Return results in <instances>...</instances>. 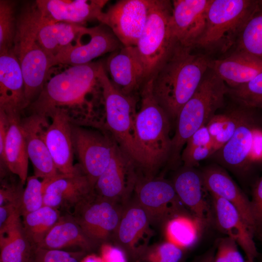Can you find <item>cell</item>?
Segmentation results:
<instances>
[{
	"label": "cell",
	"instance_id": "obj_1",
	"mask_svg": "<svg viewBox=\"0 0 262 262\" xmlns=\"http://www.w3.org/2000/svg\"><path fill=\"white\" fill-rule=\"evenodd\" d=\"M100 65L91 62L71 66L52 77L37 98L27 108L29 114L47 117L52 112L58 111L73 125L101 129V123L85 106L86 105L93 110L86 103V97L98 82Z\"/></svg>",
	"mask_w": 262,
	"mask_h": 262
},
{
	"label": "cell",
	"instance_id": "obj_2",
	"mask_svg": "<svg viewBox=\"0 0 262 262\" xmlns=\"http://www.w3.org/2000/svg\"><path fill=\"white\" fill-rule=\"evenodd\" d=\"M177 44L152 78V91L171 121L176 122L184 105L195 93L209 69L211 59Z\"/></svg>",
	"mask_w": 262,
	"mask_h": 262
},
{
	"label": "cell",
	"instance_id": "obj_3",
	"mask_svg": "<svg viewBox=\"0 0 262 262\" xmlns=\"http://www.w3.org/2000/svg\"><path fill=\"white\" fill-rule=\"evenodd\" d=\"M152 78L140 92V106L134 121V139L139 157L138 171L146 178L156 176L168 162L172 138L171 121L153 96Z\"/></svg>",
	"mask_w": 262,
	"mask_h": 262
},
{
	"label": "cell",
	"instance_id": "obj_4",
	"mask_svg": "<svg viewBox=\"0 0 262 262\" xmlns=\"http://www.w3.org/2000/svg\"><path fill=\"white\" fill-rule=\"evenodd\" d=\"M41 18L35 3L26 6L17 19L13 52L21 67L28 106L46 83L51 59L40 45L37 35Z\"/></svg>",
	"mask_w": 262,
	"mask_h": 262
},
{
	"label": "cell",
	"instance_id": "obj_5",
	"mask_svg": "<svg viewBox=\"0 0 262 262\" xmlns=\"http://www.w3.org/2000/svg\"><path fill=\"white\" fill-rule=\"evenodd\" d=\"M228 91L229 87L225 83L209 69L194 94L179 114L171 139L169 164H178L187 140L215 115L223 105Z\"/></svg>",
	"mask_w": 262,
	"mask_h": 262
},
{
	"label": "cell",
	"instance_id": "obj_6",
	"mask_svg": "<svg viewBox=\"0 0 262 262\" xmlns=\"http://www.w3.org/2000/svg\"><path fill=\"white\" fill-rule=\"evenodd\" d=\"M259 0H212L204 32L196 48L225 53L235 46Z\"/></svg>",
	"mask_w": 262,
	"mask_h": 262
},
{
	"label": "cell",
	"instance_id": "obj_7",
	"mask_svg": "<svg viewBox=\"0 0 262 262\" xmlns=\"http://www.w3.org/2000/svg\"><path fill=\"white\" fill-rule=\"evenodd\" d=\"M172 12L171 1L151 0L145 27L135 47L146 82L154 76L177 44L172 31Z\"/></svg>",
	"mask_w": 262,
	"mask_h": 262
},
{
	"label": "cell",
	"instance_id": "obj_8",
	"mask_svg": "<svg viewBox=\"0 0 262 262\" xmlns=\"http://www.w3.org/2000/svg\"><path fill=\"white\" fill-rule=\"evenodd\" d=\"M98 78L103 98L104 131L112 136L138 170L139 157L134 139L136 96L125 95L116 89L101 64Z\"/></svg>",
	"mask_w": 262,
	"mask_h": 262
},
{
	"label": "cell",
	"instance_id": "obj_9",
	"mask_svg": "<svg viewBox=\"0 0 262 262\" xmlns=\"http://www.w3.org/2000/svg\"><path fill=\"white\" fill-rule=\"evenodd\" d=\"M72 139L79 164L94 187L112 159L115 141L107 132L72 124Z\"/></svg>",
	"mask_w": 262,
	"mask_h": 262
},
{
	"label": "cell",
	"instance_id": "obj_10",
	"mask_svg": "<svg viewBox=\"0 0 262 262\" xmlns=\"http://www.w3.org/2000/svg\"><path fill=\"white\" fill-rule=\"evenodd\" d=\"M132 196L147 213L151 225L184 214L172 182L164 178L139 175Z\"/></svg>",
	"mask_w": 262,
	"mask_h": 262
},
{
	"label": "cell",
	"instance_id": "obj_11",
	"mask_svg": "<svg viewBox=\"0 0 262 262\" xmlns=\"http://www.w3.org/2000/svg\"><path fill=\"white\" fill-rule=\"evenodd\" d=\"M124 206L95 194L76 207L72 215L85 234L98 245L113 237Z\"/></svg>",
	"mask_w": 262,
	"mask_h": 262
},
{
	"label": "cell",
	"instance_id": "obj_12",
	"mask_svg": "<svg viewBox=\"0 0 262 262\" xmlns=\"http://www.w3.org/2000/svg\"><path fill=\"white\" fill-rule=\"evenodd\" d=\"M151 0H119L98 20L107 26L124 47H135L145 27Z\"/></svg>",
	"mask_w": 262,
	"mask_h": 262
},
{
	"label": "cell",
	"instance_id": "obj_13",
	"mask_svg": "<svg viewBox=\"0 0 262 262\" xmlns=\"http://www.w3.org/2000/svg\"><path fill=\"white\" fill-rule=\"evenodd\" d=\"M138 176L133 162L115 142L110 163L95 183V194L125 205L132 196Z\"/></svg>",
	"mask_w": 262,
	"mask_h": 262
},
{
	"label": "cell",
	"instance_id": "obj_14",
	"mask_svg": "<svg viewBox=\"0 0 262 262\" xmlns=\"http://www.w3.org/2000/svg\"><path fill=\"white\" fill-rule=\"evenodd\" d=\"M148 215L133 197L124 206L118 227L113 236L115 246L126 254L129 261L136 262L147 247L153 231Z\"/></svg>",
	"mask_w": 262,
	"mask_h": 262
},
{
	"label": "cell",
	"instance_id": "obj_15",
	"mask_svg": "<svg viewBox=\"0 0 262 262\" xmlns=\"http://www.w3.org/2000/svg\"><path fill=\"white\" fill-rule=\"evenodd\" d=\"M42 181L43 206L57 210L74 209L95 194L94 187L80 165L72 175L60 174Z\"/></svg>",
	"mask_w": 262,
	"mask_h": 262
},
{
	"label": "cell",
	"instance_id": "obj_16",
	"mask_svg": "<svg viewBox=\"0 0 262 262\" xmlns=\"http://www.w3.org/2000/svg\"><path fill=\"white\" fill-rule=\"evenodd\" d=\"M212 0L172 1L171 24L176 43L193 50L206 27L207 11Z\"/></svg>",
	"mask_w": 262,
	"mask_h": 262
},
{
	"label": "cell",
	"instance_id": "obj_17",
	"mask_svg": "<svg viewBox=\"0 0 262 262\" xmlns=\"http://www.w3.org/2000/svg\"><path fill=\"white\" fill-rule=\"evenodd\" d=\"M49 123L48 118L35 114L21 117L20 120L34 175L42 180L50 179L60 174L45 142V134Z\"/></svg>",
	"mask_w": 262,
	"mask_h": 262
},
{
	"label": "cell",
	"instance_id": "obj_18",
	"mask_svg": "<svg viewBox=\"0 0 262 262\" xmlns=\"http://www.w3.org/2000/svg\"><path fill=\"white\" fill-rule=\"evenodd\" d=\"M88 34L87 42L71 45L52 57L51 66L87 64L97 57L108 52H114L123 47L112 31L102 24L89 28Z\"/></svg>",
	"mask_w": 262,
	"mask_h": 262
},
{
	"label": "cell",
	"instance_id": "obj_19",
	"mask_svg": "<svg viewBox=\"0 0 262 262\" xmlns=\"http://www.w3.org/2000/svg\"><path fill=\"white\" fill-rule=\"evenodd\" d=\"M47 117L50 121L46 130L45 139L55 166L60 174L72 175L80 167L79 164H73L72 124L60 111H53Z\"/></svg>",
	"mask_w": 262,
	"mask_h": 262
},
{
	"label": "cell",
	"instance_id": "obj_20",
	"mask_svg": "<svg viewBox=\"0 0 262 262\" xmlns=\"http://www.w3.org/2000/svg\"><path fill=\"white\" fill-rule=\"evenodd\" d=\"M108 0H38L35 2L46 23L66 22L80 26L98 20Z\"/></svg>",
	"mask_w": 262,
	"mask_h": 262
},
{
	"label": "cell",
	"instance_id": "obj_21",
	"mask_svg": "<svg viewBox=\"0 0 262 262\" xmlns=\"http://www.w3.org/2000/svg\"><path fill=\"white\" fill-rule=\"evenodd\" d=\"M28 107L23 74L13 49L0 53V111L22 115Z\"/></svg>",
	"mask_w": 262,
	"mask_h": 262
},
{
	"label": "cell",
	"instance_id": "obj_22",
	"mask_svg": "<svg viewBox=\"0 0 262 262\" xmlns=\"http://www.w3.org/2000/svg\"><path fill=\"white\" fill-rule=\"evenodd\" d=\"M211 196L218 228L237 243L244 251L247 260L255 261L258 255L254 240L255 233L232 204L221 197Z\"/></svg>",
	"mask_w": 262,
	"mask_h": 262
},
{
	"label": "cell",
	"instance_id": "obj_23",
	"mask_svg": "<svg viewBox=\"0 0 262 262\" xmlns=\"http://www.w3.org/2000/svg\"><path fill=\"white\" fill-rule=\"evenodd\" d=\"M107 66L112 84L125 95L135 96L146 82L135 47L123 46L114 52Z\"/></svg>",
	"mask_w": 262,
	"mask_h": 262
},
{
	"label": "cell",
	"instance_id": "obj_24",
	"mask_svg": "<svg viewBox=\"0 0 262 262\" xmlns=\"http://www.w3.org/2000/svg\"><path fill=\"white\" fill-rule=\"evenodd\" d=\"M172 182L179 199L190 209L193 217L202 226L209 223L212 213L205 198L207 190L201 173L194 167L183 166Z\"/></svg>",
	"mask_w": 262,
	"mask_h": 262
},
{
	"label": "cell",
	"instance_id": "obj_25",
	"mask_svg": "<svg viewBox=\"0 0 262 262\" xmlns=\"http://www.w3.org/2000/svg\"><path fill=\"white\" fill-rule=\"evenodd\" d=\"M205 187L210 195L221 197L232 204L253 232L257 233L250 200L229 174L217 166H209L202 173Z\"/></svg>",
	"mask_w": 262,
	"mask_h": 262
},
{
	"label": "cell",
	"instance_id": "obj_26",
	"mask_svg": "<svg viewBox=\"0 0 262 262\" xmlns=\"http://www.w3.org/2000/svg\"><path fill=\"white\" fill-rule=\"evenodd\" d=\"M209 69L229 88H235L249 82L262 72V60L235 50L224 58L211 59Z\"/></svg>",
	"mask_w": 262,
	"mask_h": 262
},
{
	"label": "cell",
	"instance_id": "obj_27",
	"mask_svg": "<svg viewBox=\"0 0 262 262\" xmlns=\"http://www.w3.org/2000/svg\"><path fill=\"white\" fill-rule=\"evenodd\" d=\"M5 114L9 120L4 147L5 164L9 172L17 176L22 183L25 184L28 178L29 158L20 124L22 115Z\"/></svg>",
	"mask_w": 262,
	"mask_h": 262
},
{
	"label": "cell",
	"instance_id": "obj_28",
	"mask_svg": "<svg viewBox=\"0 0 262 262\" xmlns=\"http://www.w3.org/2000/svg\"><path fill=\"white\" fill-rule=\"evenodd\" d=\"M98 245L90 239L72 215L60 216L37 248L59 249L77 247L84 252H90Z\"/></svg>",
	"mask_w": 262,
	"mask_h": 262
},
{
	"label": "cell",
	"instance_id": "obj_29",
	"mask_svg": "<svg viewBox=\"0 0 262 262\" xmlns=\"http://www.w3.org/2000/svg\"><path fill=\"white\" fill-rule=\"evenodd\" d=\"M41 18L37 39L50 59L71 45L74 40L80 39L88 30L82 26L66 22L46 23Z\"/></svg>",
	"mask_w": 262,
	"mask_h": 262
},
{
	"label": "cell",
	"instance_id": "obj_30",
	"mask_svg": "<svg viewBox=\"0 0 262 262\" xmlns=\"http://www.w3.org/2000/svg\"><path fill=\"white\" fill-rule=\"evenodd\" d=\"M252 118L249 114L238 126L231 138L217 151L223 163L231 168L240 169L249 163L253 130L256 127Z\"/></svg>",
	"mask_w": 262,
	"mask_h": 262
},
{
	"label": "cell",
	"instance_id": "obj_31",
	"mask_svg": "<svg viewBox=\"0 0 262 262\" xmlns=\"http://www.w3.org/2000/svg\"><path fill=\"white\" fill-rule=\"evenodd\" d=\"M33 249L20 217L0 229V261L31 262Z\"/></svg>",
	"mask_w": 262,
	"mask_h": 262
},
{
	"label": "cell",
	"instance_id": "obj_32",
	"mask_svg": "<svg viewBox=\"0 0 262 262\" xmlns=\"http://www.w3.org/2000/svg\"><path fill=\"white\" fill-rule=\"evenodd\" d=\"M60 217L58 210L45 206L23 216V230L33 248L39 246Z\"/></svg>",
	"mask_w": 262,
	"mask_h": 262
},
{
	"label": "cell",
	"instance_id": "obj_33",
	"mask_svg": "<svg viewBox=\"0 0 262 262\" xmlns=\"http://www.w3.org/2000/svg\"><path fill=\"white\" fill-rule=\"evenodd\" d=\"M249 109L244 108L215 115L206 125L215 153L233 136L238 126L248 116Z\"/></svg>",
	"mask_w": 262,
	"mask_h": 262
},
{
	"label": "cell",
	"instance_id": "obj_34",
	"mask_svg": "<svg viewBox=\"0 0 262 262\" xmlns=\"http://www.w3.org/2000/svg\"><path fill=\"white\" fill-rule=\"evenodd\" d=\"M202 226L194 217L180 214L166 223L165 232L169 241L185 249L196 244Z\"/></svg>",
	"mask_w": 262,
	"mask_h": 262
},
{
	"label": "cell",
	"instance_id": "obj_35",
	"mask_svg": "<svg viewBox=\"0 0 262 262\" xmlns=\"http://www.w3.org/2000/svg\"><path fill=\"white\" fill-rule=\"evenodd\" d=\"M236 50L241 51L262 60V0L242 30Z\"/></svg>",
	"mask_w": 262,
	"mask_h": 262
},
{
	"label": "cell",
	"instance_id": "obj_36",
	"mask_svg": "<svg viewBox=\"0 0 262 262\" xmlns=\"http://www.w3.org/2000/svg\"><path fill=\"white\" fill-rule=\"evenodd\" d=\"M228 95L244 108L262 109V72L245 84L229 87Z\"/></svg>",
	"mask_w": 262,
	"mask_h": 262
},
{
	"label": "cell",
	"instance_id": "obj_37",
	"mask_svg": "<svg viewBox=\"0 0 262 262\" xmlns=\"http://www.w3.org/2000/svg\"><path fill=\"white\" fill-rule=\"evenodd\" d=\"M15 2L0 0V53L12 49L16 30Z\"/></svg>",
	"mask_w": 262,
	"mask_h": 262
},
{
	"label": "cell",
	"instance_id": "obj_38",
	"mask_svg": "<svg viewBox=\"0 0 262 262\" xmlns=\"http://www.w3.org/2000/svg\"><path fill=\"white\" fill-rule=\"evenodd\" d=\"M184 250L167 241L148 246L139 255L136 262H180L183 257Z\"/></svg>",
	"mask_w": 262,
	"mask_h": 262
},
{
	"label": "cell",
	"instance_id": "obj_39",
	"mask_svg": "<svg viewBox=\"0 0 262 262\" xmlns=\"http://www.w3.org/2000/svg\"><path fill=\"white\" fill-rule=\"evenodd\" d=\"M43 206L42 181L34 175L28 177L20 206L21 215L35 211Z\"/></svg>",
	"mask_w": 262,
	"mask_h": 262
},
{
	"label": "cell",
	"instance_id": "obj_40",
	"mask_svg": "<svg viewBox=\"0 0 262 262\" xmlns=\"http://www.w3.org/2000/svg\"><path fill=\"white\" fill-rule=\"evenodd\" d=\"M238 246L234 240L228 236L221 238L217 245L215 259L219 262H245Z\"/></svg>",
	"mask_w": 262,
	"mask_h": 262
},
{
	"label": "cell",
	"instance_id": "obj_41",
	"mask_svg": "<svg viewBox=\"0 0 262 262\" xmlns=\"http://www.w3.org/2000/svg\"><path fill=\"white\" fill-rule=\"evenodd\" d=\"M31 262H78L71 254L63 250L33 248Z\"/></svg>",
	"mask_w": 262,
	"mask_h": 262
},
{
	"label": "cell",
	"instance_id": "obj_42",
	"mask_svg": "<svg viewBox=\"0 0 262 262\" xmlns=\"http://www.w3.org/2000/svg\"><path fill=\"white\" fill-rule=\"evenodd\" d=\"M211 143L209 131L206 126H203L195 132L186 142L185 147L181 154V161L186 159L196 148Z\"/></svg>",
	"mask_w": 262,
	"mask_h": 262
},
{
	"label": "cell",
	"instance_id": "obj_43",
	"mask_svg": "<svg viewBox=\"0 0 262 262\" xmlns=\"http://www.w3.org/2000/svg\"><path fill=\"white\" fill-rule=\"evenodd\" d=\"M22 183L16 185L2 182L0 189V206L12 204L20 206L24 190Z\"/></svg>",
	"mask_w": 262,
	"mask_h": 262
},
{
	"label": "cell",
	"instance_id": "obj_44",
	"mask_svg": "<svg viewBox=\"0 0 262 262\" xmlns=\"http://www.w3.org/2000/svg\"><path fill=\"white\" fill-rule=\"evenodd\" d=\"M250 203L257 232H262V176L253 189Z\"/></svg>",
	"mask_w": 262,
	"mask_h": 262
},
{
	"label": "cell",
	"instance_id": "obj_45",
	"mask_svg": "<svg viewBox=\"0 0 262 262\" xmlns=\"http://www.w3.org/2000/svg\"><path fill=\"white\" fill-rule=\"evenodd\" d=\"M9 120L7 115L0 111V177L6 175L9 172L5 163L4 147L5 141L8 129Z\"/></svg>",
	"mask_w": 262,
	"mask_h": 262
},
{
	"label": "cell",
	"instance_id": "obj_46",
	"mask_svg": "<svg viewBox=\"0 0 262 262\" xmlns=\"http://www.w3.org/2000/svg\"><path fill=\"white\" fill-rule=\"evenodd\" d=\"M102 244L100 257L104 262H129L126 254L120 248L108 244Z\"/></svg>",
	"mask_w": 262,
	"mask_h": 262
},
{
	"label": "cell",
	"instance_id": "obj_47",
	"mask_svg": "<svg viewBox=\"0 0 262 262\" xmlns=\"http://www.w3.org/2000/svg\"><path fill=\"white\" fill-rule=\"evenodd\" d=\"M21 216L20 206L9 204L0 206V229Z\"/></svg>",
	"mask_w": 262,
	"mask_h": 262
},
{
	"label": "cell",
	"instance_id": "obj_48",
	"mask_svg": "<svg viewBox=\"0 0 262 262\" xmlns=\"http://www.w3.org/2000/svg\"><path fill=\"white\" fill-rule=\"evenodd\" d=\"M262 160V130L255 127L253 130V142L249 156V162Z\"/></svg>",
	"mask_w": 262,
	"mask_h": 262
},
{
	"label": "cell",
	"instance_id": "obj_49",
	"mask_svg": "<svg viewBox=\"0 0 262 262\" xmlns=\"http://www.w3.org/2000/svg\"><path fill=\"white\" fill-rule=\"evenodd\" d=\"M214 254L215 250L212 248L198 257L193 262H213Z\"/></svg>",
	"mask_w": 262,
	"mask_h": 262
},
{
	"label": "cell",
	"instance_id": "obj_50",
	"mask_svg": "<svg viewBox=\"0 0 262 262\" xmlns=\"http://www.w3.org/2000/svg\"><path fill=\"white\" fill-rule=\"evenodd\" d=\"M81 262H104L100 256L90 254L85 257Z\"/></svg>",
	"mask_w": 262,
	"mask_h": 262
},
{
	"label": "cell",
	"instance_id": "obj_51",
	"mask_svg": "<svg viewBox=\"0 0 262 262\" xmlns=\"http://www.w3.org/2000/svg\"><path fill=\"white\" fill-rule=\"evenodd\" d=\"M245 262H255V261H249V260H246Z\"/></svg>",
	"mask_w": 262,
	"mask_h": 262
},
{
	"label": "cell",
	"instance_id": "obj_52",
	"mask_svg": "<svg viewBox=\"0 0 262 262\" xmlns=\"http://www.w3.org/2000/svg\"><path fill=\"white\" fill-rule=\"evenodd\" d=\"M0 262H2L0 261Z\"/></svg>",
	"mask_w": 262,
	"mask_h": 262
}]
</instances>
